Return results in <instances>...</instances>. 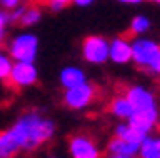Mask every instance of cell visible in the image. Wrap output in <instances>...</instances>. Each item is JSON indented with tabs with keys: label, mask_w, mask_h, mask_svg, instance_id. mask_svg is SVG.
<instances>
[{
	"label": "cell",
	"mask_w": 160,
	"mask_h": 158,
	"mask_svg": "<svg viewBox=\"0 0 160 158\" xmlns=\"http://www.w3.org/2000/svg\"><path fill=\"white\" fill-rule=\"evenodd\" d=\"M2 42H4V38H0V44H2Z\"/></svg>",
	"instance_id": "obj_26"
},
{
	"label": "cell",
	"mask_w": 160,
	"mask_h": 158,
	"mask_svg": "<svg viewBox=\"0 0 160 158\" xmlns=\"http://www.w3.org/2000/svg\"><path fill=\"white\" fill-rule=\"evenodd\" d=\"M23 4V0H0V6H2L4 10H15L17 6H21Z\"/></svg>",
	"instance_id": "obj_21"
},
{
	"label": "cell",
	"mask_w": 160,
	"mask_h": 158,
	"mask_svg": "<svg viewBox=\"0 0 160 158\" xmlns=\"http://www.w3.org/2000/svg\"><path fill=\"white\" fill-rule=\"evenodd\" d=\"M13 137L17 139L21 152H32L40 147H44L55 133V124L44 116L40 111H27L15 120L10 128Z\"/></svg>",
	"instance_id": "obj_1"
},
{
	"label": "cell",
	"mask_w": 160,
	"mask_h": 158,
	"mask_svg": "<svg viewBox=\"0 0 160 158\" xmlns=\"http://www.w3.org/2000/svg\"><path fill=\"white\" fill-rule=\"evenodd\" d=\"M84 82H86L84 71H80L76 67H67V69L61 71V86L65 90L74 88V86H80V84H84Z\"/></svg>",
	"instance_id": "obj_16"
},
{
	"label": "cell",
	"mask_w": 160,
	"mask_h": 158,
	"mask_svg": "<svg viewBox=\"0 0 160 158\" xmlns=\"http://www.w3.org/2000/svg\"><path fill=\"white\" fill-rule=\"evenodd\" d=\"M19 152H21V147L13 137L12 130H0V158H15Z\"/></svg>",
	"instance_id": "obj_13"
},
{
	"label": "cell",
	"mask_w": 160,
	"mask_h": 158,
	"mask_svg": "<svg viewBox=\"0 0 160 158\" xmlns=\"http://www.w3.org/2000/svg\"><path fill=\"white\" fill-rule=\"evenodd\" d=\"M99 95V90L95 84L92 82H84L80 86H74V88H69L63 91V107L65 109H71V111H82L86 107H90Z\"/></svg>",
	"instance_id": "obj_2"
},
{
	"label": "cell",
	"mask_w": 160,
	"mask_h": 158,
	"mask_svg": "<svg viewBox=\"0 0 160 158\" xmlns=\"http://www.w3.org/2000/svg\"><path fill=\"white\" fill-rule=\"evenodd\" d=\"M40 19H42V10L36 2L21 4L15 10H12V23L17 27H34Z\"/></svg>",
	"instance_id": "obj_9"
},
{
	"label": "cell",
	"mask_w": 160,
	"mask_h": 158,
	"mask_svg": "<svg viewBox=\"0 0 160 158\" xmlns=\"http://www.w3.org/2000/svg\"><path fill=\"white\" fill-rule=\"evenodd\" d=\"M71 4L72 0H42V6H46L50 12H61Z\"/></svg>",
	"instance_id": "obj_20"
},
{
	"label": "cell",
	"mask_w": 160,
	"mask_h": 158,
	"mask_svg": "<svg viewBox=\"0 0 160 158\" xmlns=\"http://www.w3.org/2000/svg\"><path fill=\"white\" fill-rule=\"evenodd\" d=\"M93 2V0H72V4H76V6H90Z\"/></svg>",
	"instance_id": "obj_22"
},
{
	"label": "cell",
	"mask_w": 160,
	"mask_h": 158,
	"mask_svg": "<svg viewBox=\"0 0 160 158\" xmlns=\"http://www.w3.org/2000/svg\"><path fill=\"white\" fill-rule=\"evenodd\" d=\"M128 101L132 103L133 111H141V109H156V97L151 90L143 88V86H126L122 91Z\"/></svg>",
	"instance_id": "obj_8"
},
{
	"label": "cell",
	"mask_w": 160,
	"mask_h": 158,
	"mask_svg": "<svg viewBox=\"0 0 160 158\" xmlns=\"http://www.w3.org/2000/svg\"><path fill=\"white\" fill-rule=\"evenodd\" d=\"M69 152L72 158H101L103 152L90 133H72L69 137Z\"/></svg>",
	"instance_id": "obj_6"
},
{
	"label": "cell",
	"mask_w": 160,
	"mask_h": 158,
	"mask_svg": "<svg viewBox=\"0 0 160 158\" xmlns=\"http://www.w3.org/2000/svg\"><path fill=\"white\" fill-rule=\"evenodd\" d=\"M137 158H160V135L149 133L139 145Z\"/></svg>",
	"instance_id": "obj_15"
},
{
	"label": "cell",
	"mask_w": 160,
	"mask_h": 158,
	"mask_svg": "<svg viewBox=\"0 0 160 158\" xmlns=\"http://www.w3.org/2000/svg\"><path fill=\"white\" fill-rule=\"evenodd\" d=\"M160 57V44L154 40H139L132 42V61L143 71H152L156 59Z\"/></svg>",
	"instance_id": "obj_4"
},
{
	"label": "cell",
	"mask_w": 160,
	"mask_h": 158,
	"mask_svg": "<svg viewBox=\"0 0 160 158\" xmlns=\"http://www.w3.org/2000/svg\"><path fill=\"white\" fill-rule=\"evenodd\" d=\"M109 59L118 65L132 61V40L128 36H118L109 42Z\"/></svg>",
	"instance_id": "obj_11"
},
{
	"label": "cell",
	"mask_w": 160,
	"mask_h": 158,
	"mask_svg": "<svg viewBox=\"0 0 160 158\" xmlns=\"http://www.w3.org/2000/svg\"><path fill=\"white\" fill-rule=\"evenodd\" d=\"M10 55H6V53H2L0 52V80L2 82H6L8 80V76H10V71H12V61H10Z\"/></svg>",
	"instance_id": "obj_18"
},
{
	"label": "cell",
	"mask_w": 160,
	"mask_h": 158,
	"mask_svg": "<svg viewBox=\"0 0 160 158\" xmlns=\"http://www.w3.org/2000/svg\"><path fill=\"white\" fill-rule=\"evenodd\" d=\"M8 25H12V12L0 8V38L6 40V29Z\"/></svg>",
	"instance_id": "obj_19"
},
{
	"label": "cell",
	"mask_w": 160,
	"mask_h": 158,
	"mask_svg": "<svg viewBox=\"0 0 160 158\" xmlns=\"http://www.w3.org/2000/svg\"><path fill=\"white\" fill-rule=\"evenodd\" d=\"M149 2H154V4H160V0H149Z\"/></svg>",
	"instance_id": "obj_24"
},
{
	"label": "cell",
	"mask_w": 160,
	"mask_h": 158,
	"mask_svg": "<svg viewBox=\"0 0 160 158\" xmlns=\"http://www.w3.org/2000/svg\"><path fill=\"white\" fill-rule=\"evenodd\" d=\"M107 111L114 118H118V120H128V118L133 114V107H132V103L128 101V97L122 91L111 97V101L107 103Z\"/></svg>",
	"instance_id": "obj_12"
},
{
	"label": "cell",
	"mask_w": 160,
	"mask_h": 158,
	"mask_svg": "<svg viewBox=\"0 0 160 158\" xmlns=\"http://www.w3.org/2000/svg\"><path fill=\"white\" fill-rule=\"evenodd\" d=\"M38 82V71L34 67V63H19L15 61L12 65L10 76L4 82L8 88L12 90H21V88H31Z\"/></svg>",
	"instance_id": "obj_5"
},
{
	"label": "cell",
	"mask_w": 160,
	"mask_h": 158,
	"mask_svg": "<svg viewBox=\"0 0 160 158\" xmlns=\"http://www.w3.org/2000/svg\"><path fill=\"white\" fill-rule=\"evenodd\" d=\"M32 2H36V4H42V0H32Z\"/></svg>",
	"instance_id": "obj_25"
},
{
	"label": "cell",
	"mask_w": 160,
	"mask_h": 158,
	"mask_svg": "<svg viewBox=\"0 0 160 158\" xmlns=\"http://www.w3.org/2000/svg\"><path fill=\"white\" fill-rule=\"evenodd\" d=\"M120 2H124V4H137V2H141V0H120Z\"/></svg>",
	"instance_id": "obj_23"
},
{
	"label": "cell",
	"mask_w": 160,
	"mask_h": 158,
	"mask_svg": "<svg viewBox=\"0 0 160 158\" xmlns=\"http://www.w3.org/2000/svg\"><path fill=\"white\" fill-rule=\"evenodd\" d=\"M114 137H120V139H124L128 143H133V145H141L143 139L147 137V133L135 130L133 126H130L128 122H122V124H116L114 128Z\"/></svg>",
	"instance_id": "obj_14"
},
{
	"label": "cell",
	"mask_w": 160,
	"mask_h": 158,
	"mask_svg": "<svg viewBox=\"0 0 160 158\" xmlns=\"http://www.w3.org/2000/svg\"><path fill=\"white\" fill-rule=\"evenodd\" d=\"M8 55L19 63H32L38 52V38L34 34H19L6 44Z\"/></svg>",
	"instance_id": "obj_3"
},
{
	"label": "cell",
	"mask_w": 160,
	"mask_h": 158,
	"mask_svg": "<svg viewBox=\"0 0 160 158\" xmlns=\"http://www.w3.org/2000/svg\"><path fill=\"white\" fill-rule=\"evenodd\" d=\"M139 154V145L128 143L120 137H111L107 149H105V158H137Z\"/></svg>",
	"instance_id": "obj_10"
},
{
	"label": "cell",
	"mask_w": 160,
	"mask_h": 158,
	"mask_svg": "<svg viewBox=\"0 0 160 158\" xmlns=\"http://www.w3.org/2000/svg\"><path fill=\"white\" fill-rule=\"evenodd\" d=\"M82 55L92 65H103L109 59V40L105 36H86L82 42Z\"/></svg>",
	"instance_id": "obj_7"
},
{
	"label": "cell",
	"mask_w": 160,
	"mask_h": 158,
	"mask_svg": "<svg viewBox=\"0 0 160 158\" xmlns=\"http://www.w3.org/2000/svg\"><path fill=\"white\" fill-rule=\"evenodd\" d=\"M48 158H53V156H48Z\"/></svg>",
	"instance_id": "obj_27"
},
{
	"label": "cell",
	"mask_w": 160,
	"mask_h": 158,
	"mask_svg": "<svg viewBox=\"0 0 160 158\" xmlns=\"http://www.w3.org/2000/svg\"><path fill=\"white\" fill-rule=\"evenodd\" d=\"M151 29V21L147 17L143 15H137L132 19V23H130V34H143Z\"/></svg>",
	"instance_id": "obj_17"
}]
</instances>
